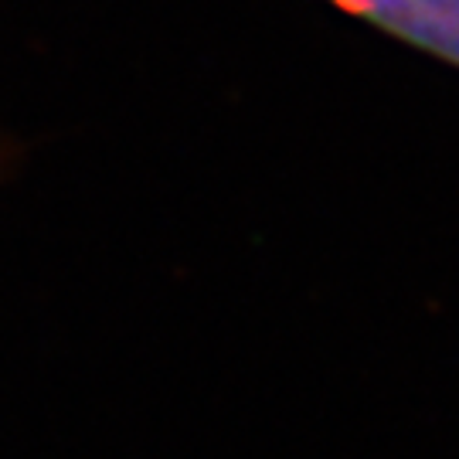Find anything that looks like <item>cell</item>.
<instances>
[{
	"label": "cell",
	"mask_w": 459,
	"mask_h": 459,
	"mask_svg": "<svg viewBox=\"0 0 459 459\" xmlns=\"http://www.w3.org/2000/svg\"><path fill=\"white\" fill-rule=\"evenodd\" d=\"M324 4L459 72V0H324Z\"/></svg>",
	"instance_id": "cell-1"
}]
</instances>
